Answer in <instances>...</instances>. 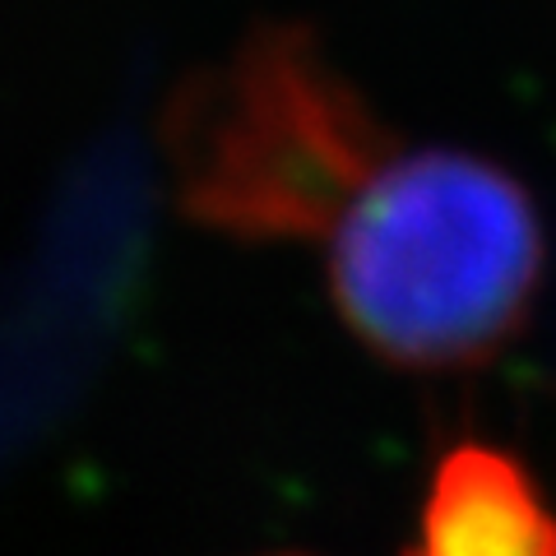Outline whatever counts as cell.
Wrapping results in <instances>:
<instances>
[{
  "mask_svg": "<svg viewBox=\"0 0 556 556\" xmlns=\"http://www.w3.org/2000/svg\"><path fill=\"white\" fill-rule=\"evenodd\" d=\"M529 186L464 149L394 153L329 232L339 320L399 371L492 362L543 292Z\"/></svg>",
  "mask_w": 556,
  "mask_h": 556,
  "instance_id": "6da1fadb",
  "label": "cell"
},
{
  "mask_svg": "<svg viewBox=\"0 0 556 556\" xmlns=\"http://www.w3.org/2000/svg\"><path fill=\"white\" fill-rule=\"evenodd\" d=\"M167 153L186 218L237 241H292L334 232L394 139L306 28L265 24L177 89Z\"/></svg>",
  "mask_w": 556,
  "mask_h": 556,
  "instance_id": "7a4b0ae2",
  "label": "cell"
},
{
  "mask_svg": "<svg viewBox=\"0 0 556 556\" xmlns=\"http://www.w3.org/2000/svg\"><path fill=\"white\" fill-rule=\"evenodd\" d=\"M404 556H556V506L515 450L464 437L431 464Z\"/></svg>",
  "mask_w": 556,
  "mask_h": 556,
  "instance_id": "3957f363",
  "label": "cell"
},
{
  "mask_svg": "<svg viewBox=\"0 0 556 556\" xmlns=\"http://www.w3.org/2000/svg\"><path fill=\"white\" fill-rule=\"evenodd\" d=\"M278 556H302V552H278Z\"/></svg>",
  "mask_w": 556,
  "mask_h": 556,
  "instance_id": "277c9868",
  "label": "cell"
}]
</instances>
